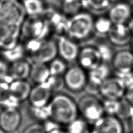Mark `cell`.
Returning <instances> with one entry per match:
<instances>
[{"label": "cell", "instance_id": "cell-16", "mask_svg": "<svg viewBox=\"0 0 133 133\" xmlns=\"http://www.w3.org/2000/svg\"><path fill=\"white\" fill-rule=\"evenodd\" d=\"M22 120V115L18 109L2 108L0 111V127L7 133L16 131Z\"/></svg>", "mask_w": 133, "mask_h": 133}, {"label": "cell", "instance_id": "cell-8", "mask_svg": "<svg viewBox=\"0 0 133 133\" xmlns=\"http://www.w3.org/2000/svg\"><path fill=\"white\" fill-rule=\"evenodd\" d=\"M77 61L78 64L87 72L103 63L98 48L93 46H86L80 48Z\"/></svg>", "mask_w": 133, "mask_h": 133}, {"label": "cell", "instance_id": "cell-25", "mask_svg": "<svg viewBox=\"0 0 133 133\" xmlns=\"http://www.w3.org/2000/svg\"><path fill=\"white\" fill-rule=\"evenodd\" d=\"M113 23L107 15H100L94 18V33L101 36H106L110 31Z\"/></svg>", "mask_w": 133, "mask_h": 133}, {"label": "cell", "instance_id": "cell-10", "mask_svg": "<svg viewBox=\"0 0 133 133\" xmlns=\"http://www.w3.org/2000/svg\"><path fill=\"white\" fill-rule=\"evenodd\" d=\"M91 133H124V127L116 116L105 115L91 125Z\"/></svg>", "mask_w": 133, "mask_h": 133}, {"label": "cell", "instance_id": "cell-22", "mask_svg": "<svg viewBox=\"0 0 133 133\" xmlns=\"http://www.w3.org/2000/svg\"><path fill=\"white\" fill-rule=\"evenodd\" d=\"M22 4L26 14L29 16L42 15L46 11L43 0H23Z\"/></svg>", "mask_w": 133, "mask_h": 133}, {"label": "cell", "instance_id": "cell-35", "mask_svg": "<svg viewBox=\"0 0 133 133\" xmlns=\"http://www.w3.org/2000/svg\"><path fill=\"white\" fill-rule=\"evenodd\" d=\"M21 103V102L19 101L10 94L8 97L0 102V106L2 108L18 109Z\"/></svg>", "mask_w": 133, "mask_h": 133}, {"label": "cell", "instance_id": "cell-29", "mask_svg": "<svg viewBox=\"0 0 133 133\" xmlns=\"http://www.w3.org/2000/svg\"><path fill=\"white\" fill-rule=\"evenodd\" d=\"M49 68L51 75L63 76L67 70V63L61 58L56 57L50 62Z\"/></svg>", "mask_w": 133, "mask_h": 133}, {"label": "cell", "instance_id": "cell-17", "mask_svg": "<svg viewBox=\"0 0 133 133\" xmlns=\"http://www.w3.org/2000/svg\"><path fill=\"white\" fill-rule=\"evenodd\" d=\"M110 63L115 73L133 71V52L129 50L115 52Z\"/></svg>", "mask_w": 133, "mask_h": 133}, {"label": "cell", "instance_id": "cell-27", "mask_svg": "<svg viewBox=\"0 0 133 133\" xmlns=\"http://www.w3.org/2000/svg\"><path fill=\"white\" fill-rule=\"evenodd\" d=\"M29 113L31 117L40 123L50 118V112L48 104L43 106L30 105Z\"/></svg>", "mask_w": 133, "mask_h": 133}, {"label": "cell", "instance_id": "cell-23", "mask_svg": "<svg viewBox=\"0 0 133 133\" xmlns=\"http://www.w3.org/2000/svg\"><path fill=\"white\" fill-rule=\"evenodd\" d=\"M1 51L4 60L10 63L23 59L26 54L24 46L19 43L12 48Z\"/></svg>", "mask_w": 133, "mask_h": 133}, {"label": "cell", "instance_id": "cell-12", "mask_svg": "<svg viewBox=\"0 0 133 133\" xmlns=\"http://www.w3.org/2000/svg\"><path fill=\"white\" fill-rule=\"evenodd\" d=\"M58 56L66 63L77 61L79 51L78 43L66 35L59 36L57 40Z\"/></svg>", "mask_w": 133, "mask_h": 133}, {"label": "cell", "instance_id": "cell-46", "mask_svg": "<svg viewBox=\"0 0 133 133\" xmlns=\"http://www.w3.org/2000/svg\"><path fill=\"white\" fill-rule=\"evenodd\" d=\"M131 4V6H132V18H133V1L132 3Z\"/></svg>", "mask_w": 133, "mask_h": 133}, {"label": "cell", "instance_id": "cell-41", "mask_svg": "<svg viewBox=\"0 0 133 133\" xmlns=\"http://www.w3.org/2000/svg\"><path fill=\"white\" fill-rule=\"evenodd\" d=\"M128 121V124H129V128L131 131V133H133V114L131 116Z\"/></svg>", "mask_w": 133, "mask_h": 133}, {"label": "cell", "instance_id": "cell-21", "mask_svg": "<svg viewBox=\"0 0 133 133\" xmlns=\"http://www.w3.org/2000/svg\"><path fill=\"white\" fill-rule=\"evenodd\" d=\"M50 75L49 66L47 64L32 63L29 78L36 84L46 82Z\"/></svg>", "mask_w": 133, "mask_h": 133}, {"label": "cell", "instance_id": "cell-37", "mask_svg": "<svg viewBox=\"0 0 133 133\" xmlns=\"http://www.w3.org/2000/svg\"><path fill=\"white\" fill-rule=\"evenodd\" d=\"M42 124L46 133H49L54 131V130L60 129L61 126L55 121L52 120L51 118H49V119L46 120L45 122L42 123Z\"/></svg>", "mask_w": 133, "mask_h": 133}, {"label": "cell", "instance_id": "cell-24", "mask_svg": "<svg viewBox=\"0 0 133 133\" xmlns=\"http://www.w3.org/2000/svg\"><path fill=\"white\" fill-rule=\"evenodd\" d=\"M84 9V0H62L63 14L68 19Z\"/></svg>", "mask_w": 133, "mask_h": 133}, {"label": "cell", "instance_id": "cell-13", "mask_svg": "<svg viewBox=\"0 0 133 133\" xmlns=\"http://www.w3.org/2000/svg\"><path fill=\"white\" fill-rule=\"evenodd\" d=\"M87 72L88 84L85 89H87L90 94H99L100 86L104 81L110 77V68L105 63H103L94 70Z\"/></svg>", "mask_w": 133, "mask_h": 133}, {"label": "cell", "instance_id": "cell-39", "mask_svg": "<svg viewBox=\"0 0 133 133\" xmlns=\"http://www.w3.org/2000/svg\"><path fill=\"white\" fill-rule=\"evenodd\" d=\"M9 95V83L5 81H0V102L3 101Z\"/></svg>", "mask_w": 133, "mask_h": 133}, {"label": "cell", "instance_id": "cell-7", "mask_svg": "<svg viewBox=\"0 0 133 133\" xmlns=\"http://www.w3.org/2000/svg\"><path fill=\"white\" fill-rule=\"evenodd\" d=\"M126 87L117 77H109L99 87V94L104 100H120L124 98Z\"/></svg>", "mask_w": 133, "mask_h": 133}, {"label": "cell", "instance_id": "cell-43", "mask_svg": "<svg viewBox=\"0 0 133 133\" xmlns=\"http://www.w3.org/2000/svg\"><path fill=\"white\" fill-rule=\"evenodd\" d=\"M49 133H66V132L65 130H63L61 128H60V129L54 130V131L50 132Z\"/></svg>", "mask_w": 133, "mask_h": 133}, {"label": "cell", "instance_id": "cell-3", "mask_svg": "<svg viewBox=\"0 0 133 133\" xmlns=\"http://www.w3.org/2000/svg\"><path fill=\"white\" fill-rule=\"evenodd\" d=\"M77 105L79 115L91 125L105 115L103 101L95 95L89 94L81 97Z\"/></svg>", "mask_w": 133, "mask_h": 133}, {"label": "cell", "instance_id": "cell-1", "mask_svg": "<svg viewBox=\"0 0 133 133\" xmlns=\"http://www.w3.org/2000/svg\"><path fill=\"white\" fill-rule=\"evenodd\" d=\"M50 118L60 125H66L79 117L77 102L65 94L57 93L48 104Z\"/></svg>", "mask_w": 133, "mask_h": 133}, {"label": "cell", "instance_id": "cell-20", "mask_svg": "<svg viewBox=\"0 0 133 133\" xmlns=\"http://www.w3.org/2000/svg\"><path fill=\"white\" fill-rule=\"evenodd\" d=\"M31 64L25 58L11 63L9 65V74L12 81L27 79L29 78Z\"/></svg>", "mask_w": 133, "mask_h": 133}, {"label": "cell", "instance_id": "cell-40", "mask_svg": "<svg viewBox=\"0 0 133 133\" xmlns=\"http://www.w3.org/2000/svg\"><path fill=\"white\" fill-rule=\"evenodd\" d=\"M124 98L133 106V84L126 88Z\"/></svg>", "mask_w": 133, "mask_h": 133}, {"label": "cell", "instance_id": "cell-19", "mask_svg": "<svg viewBox=\"0 0 133 133\" xmlns=\"http://www.w3.org/2000/svg\"><path fill=\"white\" fill-rule=\"evenodd\" d=\"M32 88L27 79L13 80L9 83L10 94L21 103L29 98Z\"/></svg>", "mask_w": 133, "mask_h": 133}, {"label": "cell", "instance_id": "cell-42", "mask_svg": "<svg viewBox=\"0 0 133 133\" xmlns=\"http://www.w3.org/2000/svg\"><path fill=\"white\" fill-rule=\"evenodd\" d=\"M127 25L129 27L130 30H131V31L133 35V18L127 23Z\"/></svg>", "mask_w": 133, "mask_h": 133}, {"label": "cell", "instance_id": "cell-6", "mask_svg": "<svg viewBox=\"0 0 133 133\" xmlns=\"http://www.w3.org/2000/svg\"><path fill=\"white\" fill-rule=\"evenodd\" d=\"M40 16H29L27 21L25 19L22 26L21 36H23L27 40H45L44 37L48 33L49 22Z\"/></svg>", "mask_w": 133, "mask_h": 133}, {"label": "cell", "instance_id": "cell-18", "mask_svg": "<svg viewBox=\"0 0 133 133\" xmlns=\"http://www.w3.org/2000/svg\"><path fill=\"white\" fill-rule=\"evenodd\" d=\"M53 94L46 82L43 84H36V86L32 88L28 98L30 105L33 106L47 105L53 97Z\"/></svg>", "mask_w": 133, "mask_h": 133}, {"label": "cell", "instance_id": "cell-2", "mask_svg": "<svg viewBox=\"0 0 133 133\" xmlns=\"http://www.w3.org/2000/svg\"><path fill=\"white\" fill-rule=\"evenodd\" d=\"M94 18L84 9L68 18L66 36L77 43L88 39L94 33Z\"/></svg>", "mask_w": 133, "mask_h": 133}, {"label": "cell", "instance_id": "cell-44", "mask_svg": "<svg viewBox=\"0 0 133 133\" xmlns=\"http://www.w3.org/2000/svg\"><path fill=\"white\" fill-rule=\"evenodd\" d=\"M0 133H7V132H6L3 129H2L0 127Z\"/></svg>", "mask_w": 133, "mask_h": 133}, {"label": "cell", "instance_id": "cell-15", "mask_svg": "<svg viewBox=\"0 0 133 133\" xmlns=\"http://www.w3.org/2000/svg\"><path fill=\"white\" fill-rule=\"evenodd\" d=\"M58 56L56 42L52 40H43L39 47L30 57L32 63L48 64Z\"/></svg>", "mask_w": 133, "mask_h": 133}, {"label": "cell", "instance_id": "cell-5", "mask_svg": "<svg viewBox=\"0 0 133 133\" xmlns=\"http://www.w3.org/2000/svg\"><path fill=\"white\" fill-rule=\"evenodd\" d=\"M65 87L74 93L85 89L88 84V72L79 65L68 67L63 75Z\"/></svg>", "mask_w": 133, "mask_h": 133}, {"label": "cell", "instance_id": "cell-45", "mask_svg": "<svg viewBox=\"0 0 133 133\" xmlns=\"http://www.w3.org/2000/svg\"><path fill=\"white\" fill-rule=\"evenodd\" d=\"M130 44H131V50L133 52V39H132V42H131V43H130Z\"/></svg>", "mask_w": 133, "mask_h": 133}, {"label": "cell", "instance_id": "cell-36", "mask_svg": "<svg viewBox=\"0 0 133 133\" xmlns=\"http://www.w3.org/2000/svg\"><path fill=\"white\" fill-rule=\"evenodd\" d=\"M116 76L122 80L125 87L128 88L133 84V71L126 72L115 73Z\"/></svg>", "mask_w": 133, "mask_h": 133}, {"label": "cell", "instance_id": "cell-31", "mask_svg": "<svg viewBox=\"0 0 133 133\" xmlns=\"http://www.w3.org/2000/svg\"><path fill=\"white\" fill-rule=\"evenodd\" d=\"M46 82L53 93H60V92L65 87L63 76L50 75Z\"/></svg>", "mask_w": 133, "mask_h": 133}, {"label": "cell", "instance_id": "cell-32", "mask_svg": "<svg viewBox=\"0 0 133 133\" xmlns=\"http://www.w3.org/2000/svg\"><path fill=\"white\" fill-rule=\"evenodd\" d=\"M119 103L120 100H104L103 104L105 115L116 116L119 108Z\"/></svg>", "mask_w": 133, "mask_h": 133}, {"label": "cell", "instance_id": "cell-38", "mask_svg": "<svg viewBox=\"0 0 133 133\" xmlns=\"http://www.w3.org/2000/svg\"><path fill=\"white\" fill-rule=\"evenodd\" d=\"M22 133H46L42 123H34L25 128Z\"/></svg>", "mask_w": 133, "mask_h": 133}, {"label": "cell", "instance_id": "cell-9", "mask_svg": "<svg viewBox=\"0 0 133 133\" xmlns=\"http://www.w3.org/2000/svg\"><path fill=\"white\" fill-rule=\"evenodd\" d=\"M106 38L113 46L123 47L131 43L133 35L127 24H113Z\"/></svg>", "mask_w": 133, "mask_h": 133}, {"label": "cell", "instance_id": "cell-28", "mask_svg": "<svg viewBox=\"0 0 133 133\" xmlns=\"http://www.w3.org/2000/svg\"><path fill=\"white\" fill-rule=\"evenodd\" d=\"M112 0H84L85 9L100 12L108 9L111 5Z\"/></svg>", "mask_w": 133, "mask_h": 133}, {"label": "cell", "instance_id": "cell-30", "mask_svg": "<svg viewBox=\"0 0 133 133\" xmlns=\"http://www.w3.org/2000/svg\"><path fill=\"white\" fill-rule=\"evenodd\" d=\"M133 114V106L124 98L120 100L119 108L116 117L121 120H128Z\"/></svg>", "mask_w": 133, "mask_h": 133}, {"label": "cell", "instance_id": "cell-34", "mask_svg": "<svg viewBox=\"0 0 133 133\" xmlns=\"http://www.w3.org/2000/svg\"><path fill=\"white\" fill-rule=\"evenodd\" d=\"M0 81H5L8 83L12 81L9 74V65L8 64V62L4 59H0Z\"/></svg>", "mask_w": 133, "mask_h": 133}, {"label": "cell", "instance_id": "cell-26", "mask_svg": "<svg viewBox=\"0 0 133 133\" xmlns=\"http://www.w3.org/2000/svg\"><path fill=\"white\" fill-rule=\"evenodd\" d=\"M66 133H91V124L81 117H78L66 125Z\"/></svg>", "mask_w": 133, "mask_h": 133}, {"label": "cell", "instance_id": "cell-4", "mask_svg": "<svg viewBox=\"0 0 133 133\" xmlns=\"http://www.w3.org/2000/svg\"><path fill=\"white\" fill-rule=\"evenodd\" d=\"M26 16L18 0H0V23L22 26Z\"/></svg>", "mask_w": 133, "mask_h": 133}, {"label": "cell", "instance_id": "cell-14", "mask_svg": "<svg viewBox=\"0 0 133 133\" xmlns=\"http://www.w3.org/2000/svg\"><path fill=\"white\" fill-rule=\"evenodd\" d=\"M21 31L22 26L0 23V50L10 49L18 44Z\"/></svg>", "mask_w": 133, "mask_h": 133}, {"label": "cell", "instance_id": "cell-11", "mask_svg": "<svg viewBox=\"0 0 133 133\" xmlns=\"http://www.w3.org/2000/svg\"><path fill=\"white\" fill-rule=\"evenodd\" d=\"M108 9L107 16L113 24H127L132 18L131 4L127 1H118Z\"/></svg>", "mask_w": 133, "mask_h": 133}, {"label": "cell", "instance_id": "cell-33", "mask_svg": "<svg viewBox=\"0 0 133 133\" xmlns=\"http://www.w3.org/2000/svg\"><path fill=\"white\" fill-rule=\"evenodd\" d=\"M98 48L103 63L109 62L111 60V58L113 56L115 52H113L112 49L108 45L105 44H100L98 46H96Z\"/></svg>", "mask_w": 133, "mask_h": 133}]
</instances>
